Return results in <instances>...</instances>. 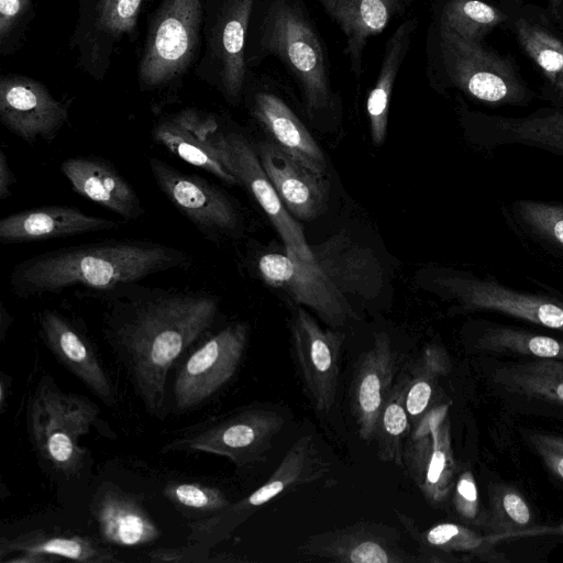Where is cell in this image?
Instances as JSON below:
<instances>
[{"label": "cell", "mask_w": 563, "mask_h": 563, "mask_svg": "<svg viewBox=\"0 0 563 563\" xmlns=\"http://www.w3.org/2000/svg\"><path fill=\"white\" fill-rule=\"evenodd\" d=\"M406 377L393 386L378 418L374 439L377 455L383 462L404 467V449L410 431L409 415L405 406Z\"/></svg>", "instance_id": "cell-32"}, {"label": "cell", "mask_w": 563, "mask_h": 563, "mask_svg": "<svg viewBox=\"0 0 563 563\" xmlns=\"http://www.w3.org/2000/svg\"><path fill=\"white\" fill-rule=\"evenodd\" d=\"M0 307H1L0 308V336H1V340H3L5 336V332L12 322V318L9 314V312L7 311V309L4 308L2 302H1Z\"/></svg>", "instance_id": "cell-49"}, {"label": "cell", "mask_w": 563, "mask_h": 563, "mask_svg": "<svg viewBox=\"0 0 563 563\" xmlns=\"http://www.w3.org/2000/svg\"><path fill=\"white\" fill-rule=\"evenodd\" d=\"M15 177L11 169L9 159L3 150L0 151V199L5 200L12 196L11 188Z\"/></svg>", "instance_id": "cell-46"}, {"label": "cell", "mask_w": 563, "mask_h": 563, "mask_svg": "<svg viewBox=\"0 0 563 563\" xmlns=\"http://www.w3.org/2000/svg\"><path fill=\"white\" fill-rule=\"evenodd\" d=\"M249 327L234 322L207 339L183 363L173 385L175 405L190 410L210 399L236 373L245 352Z\"/></svg>", "instance_id": "cell-11"}, {"label": "cell", "mask_w": 563, "mask_h": 563, "mask_svg": "<svg viewBox=\"0 0 563 563\" xmlns=\"http://www.w3.org/2000/svg\"><path fill=\"white\" fill-rule=\"evenodd\" d=\"M329 471L330 462L321 453L314 437H300L263 485L223 510L190 522V545L205 561H210L209 550L229 538L254 512L288 492L319 481Z\"/></svg>", "instance_id": "cell-7"}, {"label": "cell", "mask_w": 563, "mask_h": 563, "mask_svg": "<svg viewBox=\"0 0 563 563\" xmlns=\"http://www.w3.org/2000/svg\"><path fill=\"white\" fill-rule=\"evenodd\" d=\"M191 254L164 243L121 239L69 245L16 263L10 275L11 291L23 299L84 288L100 295L172 269H188Z\"/></svg>", "instance_id": "cell-2"}, {"label": "cell", "mask_w": 563, "mask_h": 563, "mask_svg": "<svg viewBox=\"0 0 563 563\" xmlns=\"http://www.w3.org/2000/svg\"><path fill=\"white\" fill-rule=\"evenodd\" d=\"M152 135L157 144L184 162L212 174L225 184L240 185L218 155L174 121L170 115L154 124Z\"/></svg>", "instance_id": "cell-31"}, {"label": "cell", "mask_w": 563, "mask_h": 563, "mask_svg": "<svg viewBox=\"0 0 563 563\" xmlns=\"http://www.w3.org/2000/svg\"><path fill=\"white\" fill-rule=\"evenodd\" d=\"M144 0H78V13L69 42L78 67L101 81L107 76L117 45L132 38Z\"/></svg>", "instance_id": "cell-12"}, {"label": "cell", "mask_w": 563, "mask_h": 563, "mask_svg": "<svg viewBox=\"0 0 563 563\" xmlns=\"http://www.w3.org/2000/svg\"><path fill=\"white\" fill-rule=\"evenodd\" d=\"M448 412V404L429 409L418 420L404 449V467L433 507L443 504L454 487L455 462Z\"/></svg>", "instance_id": "cell-13"}, {"label": "cell", "mask_w": 563, "mask_h": 563, "mask_svg": "<svg viewBox=\"0 0 563 563\" xmlns=\"http://www.w3.org/2000/svg\"><path fill=\"white\" fill-rule=\"evenodd\" d=\"M229 170L254 197L280 235L286 254L299 262L314 263L303 230L280 200L267 177L257 152L239 132H227Z\"/></svg>", "instance_id": "cell-17"}, {"label": "cell", "mask_w": 563, "mask_h": 563, "mask_svg": "<svg viewBox=\"0 0 563 563\" xmlns=\"http://www.w3.org/2000/svg\"><path fill=\"white\" fill-rule=\"evenodd\" d=\"M476 346L492 353L563 361V340L511 327L486 328L477 338Z\"/></svg>", "instance_id": "cell-33"}, {"label": "cell", "mask_w": 563, "mask_h": 563, "mask_svg": "<svg viewBox=\"0 0 563 563\" xmlns=\"http://www.w3.org/2000/svg\"><path fill=\"white\" fill-rule=\"evenodd\" d=\"M291 351L312 406L328 412L335 401L344 333L322 329L302 308L290 323Z\"/></svg>", "instance_id": "cell-14"}, {"label": "cell", "mask_w": 563, "mask_h": 563, "mask_svg": "<svg viewBox=\"0 0 563 563\" xmlns=\"http://www.w3.org/2000/svg\"><path fill=\"white\" fill-rule=\"evenodd\" d=\"M70 104V99L55 98L32 77L8 74L0 78V121L29 144L54 140L68 122Z\"/></svg>", "instance_id": "cell-15"}, {"label": "cell", "mask_w": 563, "mask_h": 563, "mask_svg": "<svg viewBox=\"0 0 563 563\" xmlns=\"http://www.w3.org/2000/svg\"><path fill=\"white\" fill-rule=\"evenodd\" d=\"M396 357L385 332L374 335L372 346L362 354L351 385V407L358 434L374 439L382 408L393 388Z\"/></svg>", "instance_id": "cell-24"}, {"label": "cell", "mask_w": 563, "mask_h": 563, "mask_svg": "<svg viewBox=\"0 0 563 563\" xmlns=\"http://www.w3.org/2000/svg\"><path fill=\"white\" fill-rule=\"evenodd\" d=\"M488 505L481 526L489 532L488 537L493 541L511 539L518 532L531 528V509L521 494L511 486L490 485Z\"/></svg>", "instance_id": "cell-34"}, {"label": "cell", "mask_w": 563, "mask_h": 563, "mask_svg": "<svg viewBox=\"0 0 563 563\" xmlns=\"http://www.w3.org/2000/svg\"><path fill=\"white\" fill-rule=\"evenodd\" d=\"M163 494L179 509L202 514V517L217 514L231 504L219 488L199 483H168Z\"/></svg>", "instance_id": "cell-39"}, {"label": "cell", "mask_w": 563, "mask_h": 563, "mask_svg": "<svg viewBox=\"0 0 563 563\" xmlns=\"http://www.w3.org/2000/svg\"><path fill=\"white\" fill-rule=\"evenodd\" d=\"M302 553L340 563H413L423 560L408 552L394 527L377 522L353 525L310 536Z\"/></svg>", "instance_id": "cell-18"}, {"label": "cell", "mask_w": 563, "mask_h": 563, "mask_svg": "<svg viewBox=\"0 0 563 563\" xmlns=\"http://www.w3.org/2000/svg\"><path fill=\"white\" fill-rule=\"evenodd\" d=\"M499 125L519 139L534 141L563 148V113L554 111L548 114L525 119H501Z\"/></svg>", "instance_id": "cell-42"}, {"label": "cell", "mask_w": 563, "mask_h": 563, "mask_svg": "<svg viewBox=\"0 0 563 563\" xmlns=\"http://www.w3.org/2000/svg\"><path fill=\"white\" fill-rule=\"evenodd\" d=\"M518 210L534 230L563 246V206L520 201Z\"/></svg>", "instance_id": "cell-43"}, {"label": "cell", "mask_w": 563, "mask_h": 563, "mask_svg": "<svg viewBox=\"0 0 563 563\" xmlns=\"http://www.w3.org/2000/svg\"><path fill=\"white\" fill-rule=\"evenodd\" d=\"M450 368L449 355L442 346L431 344L423 350L406 377L405 406L411 418L419 420L428 411L434 387Z\"/></svg>", "instance_id": "cell-36"}, {"label": "cell", "mask_w": 563, "mask_h": 563, "mask_svg": "<svg viewBox=\"0 0 563 563\" xmlns=\"http://www.w3.org/2000/svg\"><path fill=\"white\" fill-rule=\"evenodd\" d=\"M438 287L467 311L489 310L563 332V302L516 291L493 280L442 276Z\"/></svg>", "instance_id": "cell-19"}, {"label": "cell", "mask_w": 563, "mask_h": 563, "mask_svg": "<svg viewBox=\"0 0 563 563\" xmlns=\"http://www.w3.org/2000/svg\"><path fill=\"white\" fill-rule=\"evenodd\" d=\"M35 16L33 0H0V55L10 56L24 44Z\"/></svg>", "instance_id": "cell-40"}, {"label": "cell", "mask_w": 563, "mask_h": 563, "mask_svg": "<svg viewBox=\"0 0 563 563\" xmlns=\"http://www.w3.org/2000/svg\"><path fill=\"white\" fill-rule=\"evenodd\" d=\"M121 221L96 217L73 206H41L0 220V242L22 244L118 229Z\"/></svg>", "instance_id": "cell-23"}, {"label": "cell", "mask_w": 563, "mask_h": 563, "mask_svg": "<svg viewBox=\"0 0 563 563\" xmlns=\"http://www.w3.org/2000/svg\"><path fill=\"white\" fill-rule=\"evenodd\" d=\"M91 514L102 541L108 544L143 547L162 536L141 499L111 483L103 484L96 492Z\"/></svg>", "instance_id": "cell-28"}, {"label": "cell", "mask_w": 563, "mask_h": 563, "mask_svg": "<svg viewBox=\"0 0 563 563\" xmlns=\"http://www.w3.org/2000/svg\"><path fill=\"white\" fill-rule=\"evenodd\" d=\"M426 548H431L444 554L460 553L470 561L486 562L506 561L495 549V541L488 536H482L474 530L451 522L439 523L422 533H413Z\"/></svg>", "instance_id": "cell-35"}, {"label": "cell", "mask_w": 563, "mask_h": 563, "mask_svg": "<svg viewBox=\"0 0 563 563\" xmlns=\"http://www.w3.org/2000/svg\"><path fill=\"white\" fill-rule=\"evenodd\" d=\"M452 504L455 512L465 521L481 526L482 518L476 481L471 471L460 474L453 487Z\"/></svg>", "instance_id": "cell-44"}, {"label": "cell", "mask_w": 563, "mask_h": 563, "mask_svg": "<svg viewBox=\"0 0 563 563\" xmlns=\"http://www.w3.org/2000/svg\"><path fill=\"white\" fill-rule=\"evenodd\" d=\"M254 1L202 0L203 49L195 75L233 106L244 97L251 75L245 45Z\"/></svg>", "instance_id": "cell-8"}, {"label": "cell", "mask_w": 563, "mask_h": 563, "mask_svg": "<svg viewBox=\"0 0 563 563\" xmlns=\"http://www.w3.org/2000/svg\"><path fill=\"white\" fill-rule=\"evenodd\" d=\"M418 29L419 18L408 16L396 26L385 42L376 82L366 99L372 142L377 146L385 142L394 86Z\"/></svg>", "instance_id": "cell-29"}, {"label": "cell", "mask_w": 563, "mask_h": 563, "mask_svg": "<svg viewBox=\"0 0 563 563\" xmlns=\"http://www.w3.org/2000/svg\"><path fill=\"white\" fill-rule=\"evenodd\" d=\"M276 59L296 84L309 118L338 107L324 41L303 0H255L249 23V68Z\"/></svg>", "instance_id": "cell-3"}, {"label": "cell", "mask_w": 563, "mask_h": 563, "mask_svg": "<svg viewBox=\"0 0 563 563\" xmlns=\"http://www.w3.org/2000/svg\"><path fill=\"white\" fill-rule=\"evenodd\" d=\"M202 0H162L148 18L137 63L140 89L175 88L195 68L202 43Z\"/></svg>", "instance_id": "cell-5"}, {"label": "cell", "mask_w": 563, "mask_h": 563, "mask_svg": "<svg viewBox=\"0 0 563 563\" xmlns=\"http://www.w3.org/2000/svg\"><path fill=\"white\" fill-rule=\"evenodd\" d=\"M150 168L158 189L206 239L219 242L238 233L239 210L219 186L159 158H151Z\"/></svg>", "instance_id": "cell-10"}, {"label": "cell", "mask_w": 563, "mask_h": 563, "mask_svg": "<svg viewBox=\"0 0 563 563\" xmlns=\"http://www.w3.org/2000/svg\"><path fill=\"white\" fill-rule=\"evenodd\" d=\"M426 73L435 87H454L488 103L520 101L526 86L514 63L479 41L432 21L426 38Z\"/></svg>", "instance_id": "cell-4"}, {"label": "cell", "mask_w": 563, "mask_h": 563, "mask_svg": "<svg viewBox=\"0 0 563 563\" xmlns=\"http://www.w3.org/2000/svg\"><path fill=\"white\" fill-rule=\"evenodd\" d=\"M496 380L510 391L563 405V361L512 363L498 369Z\"/></svg>", "instance_id": "cell-30"}, {"label": "cell", "mask_w": 563, "mask_h": 563, "mask_svg": "<svg viewBox=\"0 0 563 563\" xmlns=\"http://www.w3.org/2000/svg\"><path fill=\"white\" fill-rule=\"evenodd\" d=\"M257 271L265 284L282 289L333 327L343 325L355 316L341 288L317 262L266 253L257 260Z\"/></svg>", "instance_id": "cell-16"}, {"label": "cell", "mask_w": 563, "mask_h": 563, "mask_svg": "<svg viewBox=\"0 0 563 563\" xmlns=\"http://www.w3.org/2000/svg\"><path fill=\"white\" fill-rule=\"evenodd\" d=\"M560 534L563 536V522H561L558 526L552 527H537V528H529L527 530L520 531L517 534L514 536V538H521V537H537L542 534Z\"/></svg>", "instance_id": "cell-47"}, {"label": "cell", "mask_w": 563, "mask_h": 563, "mask_svg": "<svg viewBox=\"0 0 563 563\" xmlns=\"http://www.w3.org/2000/svg\"><path fill=\"white\" fill-rule=\"evenodd\" d=\"M529 442L548 470L563 481V437L531 433Z\"/></svg>", "instance_id": "cell-45"}, {"label": "cell", "mask_w": 563, "mask_h": 563, "mask_svg": "<svg viewBox=\"0 0 563 563\" xmlns=\"http://www.w3.org/2000/svg\"><path fill=\"white\" fill-rule=\"evenodd\" d=\"M244 96L249 98L252 115L274 143L300 164L323 176L327 162L322 150L289 104L267 88H253L247 81Z\"/></svg>", "instance_id": "cell-22"}, {"label": "cell", "mask_w": 563, "mask_h": 563, "mask_svg": "<svg viewBox=\"0 0 563 563\" xmlns=\"http://www.w3.org/2000/svg\"><path fill=\"white\" fill-rule=\"evenodd\" d=\"M504 1H507V2H518L519 0H504Z\"/></svg>", "instance_id": "cell-52"}, {"label": "cell", "mask_w": 563, "mask_h": 563, "mask_svg": "<svg viewBox=\"0 0 563 563\" xmlns=\"http://www.w3.org/2000/svg\"><path fill=\"white\" fill-rule=\"evenodd\" d=\"M416 0H316L343 36V54L360 80L371 38L404 16Z\"/></svg>", "instance_id": "cell-21"}, {"label": "cell", "mask_w": 563, "mask_h": 563, "mask_svg": "<svg viewBox=\"0 0 563 563\" xmlns=\"http://www.w3.org/2000/svg\"><path fill=\"white\" fill-rule=\"evenodd\" d=\"M107 338L148 413L161 417L174 362L212 327L219 298L205 290L131 284L96 295Z\"/></svg>", "instance_id": "cell-1"}, {"label": "cell", "mask_w": 563, "mask_h": 563, "mask_svg": "<svg viewBox=\"0 0 563 563\" xmlns=\"http://www.w3.org/2000/svg\"><path fill=\"white\" fill-rule=\"evenodd\" d=\"M99 408L88 398L65 393L43 376L31 398L29 429L37 453L59 474L77 475L88 451L79 439L96 426Z\"/></svg>", "instance_id": "cell-6"}, {"label": "cell", "mask_w": 563, "mask_h": 563, "mask_svg": "<svg viewBox=\"0 0 563 563\" xmlns=\"http://www.w3.org/2000/svg\"><path fill=\"white\" fill-rule=\"evenodd\" d=\"M563 0H550L552 7H556L558 4H560Z\"/></svg>", "instance_id": "cell-51"}, {"label": "cell", "mask_w": 563, "mask_h": 563, "mask_svg": "<svg viewBox=\"0 0 563 563\" xmlns=\"http://www.w3.org/2000/svg\"><path fill=\"white\" fill-rule=\"evenodd\" d=\"M515 32L527 55L555 82L563 70V42L525 19L515 22Z\"/></svg>", "instance_id": "cell-38"}, {"label": "cell", "mask_w": 563, "mask_h": 563, "mask_svg": "<svg viewBox=\"0 0 563 563\" xmlns=\"http://www.w3.org/2000/svg\"><path fill=\"white\" fill-rule=\"evenodd\" d=\"M60 170L77 195L123 220L133 221L144 216L145 209L136 191L108 159L95 155L74 156L62 163Z\"/></svg>", "instance_id": "cell-26"}, {"label": "cell", "mask_w": 563, "mask_h": 563, "mask_svg": "<svg viewBox=\"0 0 563 563\" xmlns=\"http://www.w3.org/2000/svg\"><path fill=\"white\" fill-rule=\"evenodd\" d=\"M169 115L174 121L189 131L199 142L216 153L228 168L227 132L222 130L217 115L191 107L180 109Z\"/></svg>", "instance_id": "cell-41"}, {"label": "cell", "mask_w": 563, "mask_h": 563, "mask_svg": "<svg viewBox=\"0 0 563 563\" xmlns=\"http://www.w3.org/2000/svg\"><path fill=\"white\" fill-rule=\"evenodd\" d=\"M554 84L558 86V88H559V89L562 91V93H563V70L558 75L556 80H555V82H554Z\"/></svg>", "instance_id": "cell-50"}, {"label": "cell", "mask_w": 563, "mask_h": 563, "mask_svg": "<svg viewBox=\"0 0 563 563\" xmlns=\"http://www.w3.org/2000/svg\"><path fill=\"white\" fill-rule=\"evenodd\" d=\"M10 383L11 378L7 376L4 373H1V382H0V407L1 410H4V407L7 405V399L9 397L10 393Z\"/></svg>", "instance_id": "cell-48"}, {"label": "cell", "mask_w": 563, "mask_h": 563, "mask_svg": "<svg viewBox=\"0 0 563 563\" xmlns=\"http://www.w3.org/2000/svg\"><path fill=\"white\" fill-rule=\"evenodd\" d=\"M284 423V417L274 410L245 408L174 439L162 452L211 453L245 466L265 460Z\"/></svg>", "instance_id": "cell-9"}, {"label": "cell", "mask_w": 563, "mask_h": 563, "mask_svg": "<svg viewBox=\"0 0 563 563\" xmlns=\"http://www.w3.org/2000/svg\"><path fill=\"white\" fill-rule=\"evenodd\" d=\"M507 19L506 13L481 0H448L433 21L465 38L481 42Z\"/></svg>", "instance_id": "cell-37"}, {"label": "cell", "mask_w": 563, "mask_h": 563, "mask_svg": "<svg viewBox=\"0 0 563 563\" xmlns=\"http://www.w3.org/2000/svg\"><path fill=\"white\" fill-rule=\"evenodd\" d=\"M0 560L9 563H46L68 560L79 563L120 562L114 553L89 536L34 529L0 540Z\"/></svg>", "instance_id": "cell-27"}, {"label": "cell", "mask_w": 563, "mask_h": 563, "mask_svg": "<svg viewBox=\"0 0 563 563\" xmlns=\"http://www.w3.org/2000/svg\"><path fill=\"white\" fill-rule=\"evenodd\" d=\"M256 152L267 177L294 218L312 220L325 210L329 189L323 176L300 164L274 142H261Z\"/></svg>", "instance_id": "cell-25"}, {"label": "cell", "mask_w": 563, "mask_h": 563, "mask_svg": "<svg viewBox=\"0 0 563 563\" xmlns=\"http://www.w3.org/2000/svg\"><path fill=\"white\" fill-rule=\"evenodd\" d=\"M36 317L40 335L56 358L102 402L113 406L117 393L79 323L48 308L38 311Z\"/></svg>", "instance_id": "cell-20"}]
</instances>
